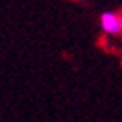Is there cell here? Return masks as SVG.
I'll list each match as a JSON object with an SVG mask.
<instances>
[{
    "mask_svg": "<svg viewBox=\"0 0 122 122\" xmlns=\"http://www.w3.org/2000/svg\"><path fill=\"white\" fill-rule=\"evenodd\" d=\"M100 31L107 36H120L122 35V15L118 11H102L98 16Z\"/></svg>",
    "mask_w": 122,
    "mask_h": 122,
    "instance_id": "obj_1",
    "label": "cell"
}]
</instances>
